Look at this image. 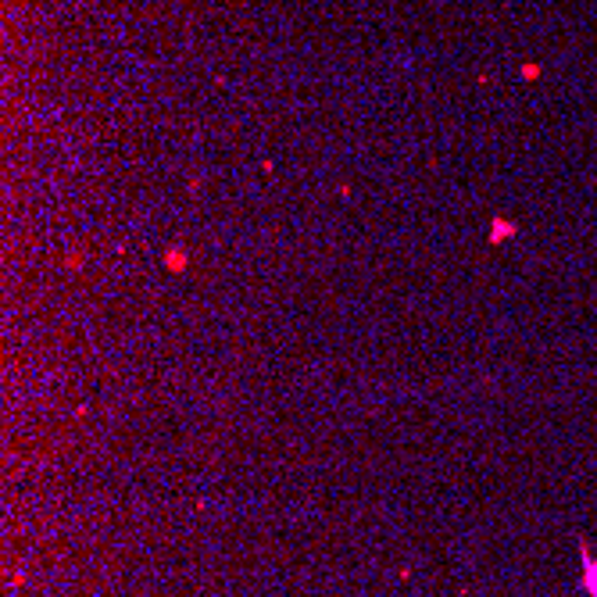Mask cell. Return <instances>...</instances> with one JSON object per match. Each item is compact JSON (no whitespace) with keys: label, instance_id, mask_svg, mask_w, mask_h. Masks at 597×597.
Returning a JSON list of instances; mask_svg holds the SVG:
<instances>
[{"label":"cell","instance_id":"obj_1","mask_svg":"<svg viewBox=\"0 0 597 597\" xmlns=\"http://www.w3.org/2000/svg\"><path fill=\"white\" fill-rule=\"evenodd\" d=\"M579 561H583V583L579 586L590 597H597V558H593V551H590L586 540H579Z\"/></svg>","mask_w":597,"mask_h":597}]
</instances>
